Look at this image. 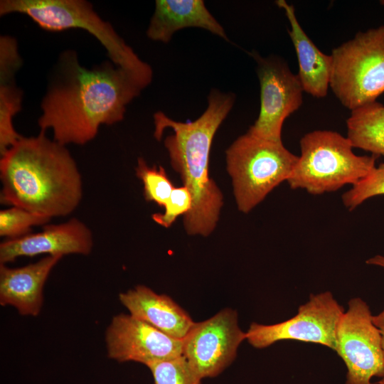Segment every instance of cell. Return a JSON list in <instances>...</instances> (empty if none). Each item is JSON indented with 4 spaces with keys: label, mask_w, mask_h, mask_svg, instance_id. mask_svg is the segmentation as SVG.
Masks as SVG:
<instances>
[{
    "label": "cell",
    "mask_w": 384,
    "mask_h": 384,
    "mask_svg": "<svg viewBox=\"0 0 384 384\" xmlns=\"http://www.w3.org/2000/svg\"><path fill=\"white\" fill-rule=\"evenodd\" d=\"M299 144L301 154L287 183L313 195L355 185L375 166L378 158L356 155L347 137L331 130L306 133Z\"/></svg>",
    "instance_id": "5b68a950"
},
{
    "label": "cell",
    "mask_w": 384,
    "mask_h": 384,
    "mask_svg": "<svg viewBox=\"0 0 384 384\" xmlns=\"http://www.w3.org/2000/svg\"><path fill=\"white\" fill-rule=\"evenodd\" d=\"M276 4L284 11L290 24L288 33L296 50L299 63L297 75L304 92L315 97H324L329 88L331 55L322 53L306 34L292 4L285 0L276 1Z\"/></svg>",
    "instance_id": "e0dca14e"
},
{
    "label": "cell",
    "mask_w": 384,
    "mask_h": 384,
    "mask_svg": "<svg viewBox=\"0 0 384 384\" xmlns=\"http://www.w3.org/2000/svg\"><path fill=\"white\" fill-rule=\"evenodd\" d=\"M234 102L233 94L213 89L206 110L195 121L177 122L161 111L154 114L156 140H161L166 129L174 132L164 139V146L172 168L179 174L192 196V208L183 216V225L189 235L206 237L218 220L223 195L209 176L210 151L214 136Z\"/></svg>",
    "instance_id": "3957f363"
},
{
    "label": "cell",
    "mask_w": 384,
    "mask_h": 384,
    "mask_svg": "<svg viewBox=\"0 0 384 384\" xmlns=\"http://www.w3.org/2000/svg\"><path fill=\"white\" fill-rule=\"evenodd\" d=\"M347 137L353 148L384 155V105L377 101L351 111Z\"/></svg>",
    "instance_id": "ac0fdd59"
},
{
    "label": "cell",
    "mask_w": 384,
    "mask_h": 384,
    "mask_svg": "<svg viewBox=\"0 0 384 384\" xmlns=\"http://www.w3.org/2000/svg\"><path fill=\"white\" fill-rule=\"evenodd\" d=\"M239 210L247 213L283 181L289 179L298 156L282 141H273L250 132L239 137L225 151Z\"/></svg>",
    "instance_id": "8992f818"
},
{
    "label": "cell",
    "mask_w": 384,
    "mask_h": 384,
    "mask_svg": "<svg viewBox=\"0 0 384 384\" xmlns=\"http://www.w3.org/2000/svg\"><path fill=\"white\" fill-rule=\"evenodd\" d=\"M63 257L47 255L35 263L11 268L0 265V304L15 307L21 315L36 316L43 302V287Z\"/></svg>",
    "instance_id": "5bb4252c"
},
{
    "label": "cell",
    "mask_w": 384,
    "mask_h": 384,
    "mask_svg": "<svg viewBox=\"0 0 384 384\" xmlns=\"http://www.w3.org/2000/svg\"><path fill=\"white\" fill-rule=\"evenodd\" d=\"M93 247L90 228L77 218L59 224H46L42 230L23 237L6 240L0 244V263L6 264L19 257L41 254L64 256L88 255Z\"/></svg>",
    "instance_id": "4fadbf2b"
},
{
    "label": "cell",
    "mask_w": 384,
    "mask_h": 384,
    "mask_svg": "<svg viewBox=\"0 0 384 384\" xmlns=\"http://www.w3.org/2000/svg\"><path fill=\"white\" fill-rule=\"evenodd\" d=\"M15 75L0 74V154H4L22 136L13 124L14 117L21 110L22 92L14 82Z\"/></svg>",
    "instance_id": "d6986e66"
},
{
    "label": "cell",
    "mask_w": 384,
    "mask_h": 384,
    "mask_svg": "<svg viewBox=\"0 0 384 384\" xmlns=\"http://www.w3.org/2000/svg\"><path fill=\"white\" fill-rule=\"evenodd\" d=\"M348 304L337 325L335 349L347 369L345 384H373L384 372L380 333L365 301L356 297Z\"/></svg>",
    "instance_id": "ba28073f"
},
{
    "label": "cell",
    "mask_w": 384,
    "mask_h": 384,
    "mask_svg": "<svg viewBox=\"0 0 384 384\" xmlns=\"http://www.w3.org/2000/svg\"><path fill=\"white\" fill-rule=\"evenodd\" d=\"M107 356L118 362L135 361L148 366L183 355V341L173 338L132 316H114L105 331Z\"/></svg>",
    "instance_id": "7c38bea8"
},
{
    "label": "cell",
    "mask_w": 384,
    "mask_h": 384,
    "mask_svg": "<svg viewBox=\"0 0 384 384\" xmlns=\"http://www.w3.org/2000/svg\"><path fill=\"white\" fill-rule=\"evenodd\" d=\"M52 218L17 206L0 211V236L12 240L28 235L32 228L48 224Z\"/></svg>",
    "instance_id": "44dd1931"
},
{
    "label": "cell",
    "mask_w": 384,
    "mask_h": 384,
    "mask_svg": "<svg viewBox=\"0 0 384 384\" xmlns=\"http://www.w3.org/2000/svg\"><path fill=\"white\" fill-rule=\"evenodd\" d=\"M193 198L188 188L184 186L174 187L164 205L163 213H154L153 220L164 228H169L180 215H186L191 209Z\"/></svg>",
    "instance_id": "cb8c5ba5"
},
{
    "label": "cell",
    "mask_w": 384,
    "mask_h": 384,
    "mask_svg": "<svg viewBox=\"0 0 384 384\" xmlns=\"http://www.w3.org/2000/svg\"><path fill=\"white\" fill-rule=\"evenodd\" d=\"M246 333L238 324L237 312L224 309L194 323L183 341V356L202 379L220 374L235 358Z\"/></svg>",
    "instance_id": "8fae6325"
},
{
    "label": "cell",
    "mask_w": 384,
    "mask_h": 384,
    "mask_svg": "<svg viewBox=\"0 0 384 384\" xmlns=\"http://www.w3.org/2000/svg\"><path fill=\"white\" fill-rule=\"evenodd\" d=\"M19 13L29 16L41 28L62 31L80 28L90 33L107 50L111 62L132 74L145 88L152 80L151 66L142 61L112 26L84 0H1L0 16Z\"/></svg>",
    "instance_id": "277c9868"
},
{
    "label": "cell",
    "mask_w": 384,
    "mask_h": 384,
    "mask_svg": "<svg viewBox=\"0 0 384 384\" xmlns=\"http://www.w3.org/2000/svg\"><path fill=\"white\" fill-rule=\"evenodd\" d=\"M373 321L380 333L384 361V308L379 314L373 316ZM376 384H384V372L383 376L376 383Z\"/></svg>",
    "instance_id": "d4e9b609"
},
{
    "label": "cell",
    "mask_w": 384,
    "mask_h": 384,
    "mask_svg": "<svg viewBox=\"0 0 384 384\" xmlns=\"http://www.w3.org/2000/svg\"><path fill=\"white\" fill-rule=\"evenodd\" d=\"M59 64L61 78L43 98L38 124L42 132L52 130L53 139L65 146L84 145L95 138L100 126L122 121L127 105L144 89L112 62L87 69L76 53L68 51Z\"/></svg>",
    "instance_id": "6da1fadb"
},
{
    "label": "cell",
    "mask_w": 384,
    "mask_h": 384,
    "mask_svg": "<svg viewBox=\"0 0 384 384\" xmlns=\"http://www.w3.org/2000/svg\"><path fill=\"white\" fill-rule=\"evenodd\" d=\"M384 195V163L375 166L370 173L352 186L342 195V202L349 210H353L366 200Z\"/></svg>",
    "instance_id": "603a6c76"
},
{
    "label": "cell",
    "mask_w": 384,
    "mask_h": 384,
    "mask_svg": "<svg viewBox=\"0 0 384 384\" xmlns=\"http://www.w3.org/2000/svg\"><path fill=\"white\" fill-rule=\"evenodd\" d=\"M1 204L49 217H64L79 206L82 176L66 146L41 131L23 137L0 159Z\"/></svg>",
    "instance_id": "7a4b0ae2"
},
{
    "label": "cell",
    "mask_w": 384,
    "mask_h": 384,
    "mask_svg": "<svg viewBox=\"0 0 384 384\" xmlns=\"http://www.w3.org/2000/svg\"><path fill=\"white\" fill-rule=\"evenodd\" d=\"M329 87L353 111L384 92V26L360 31L331 53Z\"/></svg>",
    "instance_id": "52a82bcc"
},
{
    "label": "cell",
    "mask_w": 384,
    "mask_h": 384,
    "mask_svg": "<svg viewBox=\"0 0 384 384\" xmlns=\"http://www.w3.org/2000/svg\"><path fill=\"white\" fill-rule=\"evenodd\" d=\"M255 59L260 86L259 115L248 132L260 137L282 141L284 120L302 105L303 87L297 75L287 64L276 56Z\"/></svg>",
    "instance_id": "30bf717a"
},
{
    "label": "cell",
    "mask_w": 384,
    "mask_h": 384,
    "mask_svg": "<svg viewBox=\"0 0 384 384\" xmlns=\"http://www.w3.org/2000/svg\"><path fill=\"white\" fill-rule=\"evenodd\" d=\"M119 299L129 314L177 339H183L195 323L171 297L144 285L120 293Z\"/></svg>",
    "instance_id": "9a60e30c"
},
{
    "label": "cell",
    "mask_w": 384,
    "mask_h": 384,
    "mask_svg": "<svg viewBox=\"0 0 384 384\" xmlns=\"http://www.w3.org/2000/svg\"><path fill=\"white\" fill-rule=\"evenodd\" d=\"M344 311L331 292L311 294L309 301L299 306L297 314L286 321L271 325L252 323L246 339L256 348L293 340L319 343L335 351L336 328Z\"/></svg>",
    "instance_id": "9c48e42d"
},
{
    "label": "cell",
    "mask_w": 384,
    "mask_h": 384,
    "mask_svg": "<svg viewBox=\"0 0 384 384\" xmlns=\"http://www.w3.org/2000/svg\"><path fill=\"white\" fill-rule=\"evenodd\" d=\"M147 367L151 372L154 384H201V378L183 355L154 363Z\"/></svg>",
    "instance_id": "7402d4cb"
},
{
    "label": "cell",
    "mask_w": 384,
    "mask_h": 384,
    "mask_svg": "<svg viewBox=\"0 0 384 384\" xmlns=\"http://www.w3.org/2000/svg\"><path fill=\"white\" fill-rule=\"evenodd\" d=\"M206 29L228 40L224 28L202 0H157L146 30L149 38L169 43L174 33L186 28Z\"/></svg>",
    "instance_id": "2e32d148"
},
{
    "label": "cell",
    "mask_w": 384,
    "mask_h": 384,
    "mask_svg": "<svg viewBox=\"0 0 384 384\" xmlns=\"http://www.w3.org/2000/svg\"><path fill=\"white\" fill-rule=\"evenodd\" d=\"M366 264L384 268V256L377 255L366 260Z\"/></svg>",
    "instance_id": "484cf974"
},
{
    "label": "cell",
    "mask_w": 384,
    "mask_h": 384,
    "mask_svg": "<svg viewBox=\"0 0 384 384\" xmlns=\"http://www.w3.org/2000/svg\"><path fill=\"white\" fill-rule=\"evenodd\" d=\"M135 171L143 183L145 200L164 206L174 188L164 168L161 166L150 167L143 158L139 157Z\"/></svg>",
    "instance_id": "ffe728a7"
}]
</instances>
